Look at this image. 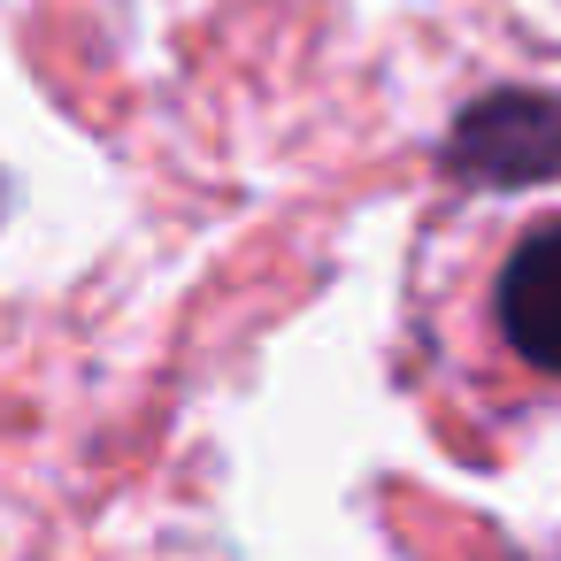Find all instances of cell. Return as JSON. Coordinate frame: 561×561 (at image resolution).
Returning a JSON list of instances; mask_svg holds the SVG:
<instances>
[{"label":"cell","mask_w":561,"mask_h":561,"mask_svg":"<svg viewBox=\"0 0 561 561\" xmlns=\"http://www.w3.org/2000/svg\"><path fill=\"white\" fill-rule=\"evenodd\" d=\"M446 354L500 400L561 392V208L500 216L446 262Z\"/></svg>","instance_id":"cell-1"}]
</instances>
